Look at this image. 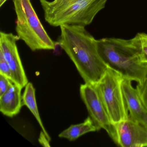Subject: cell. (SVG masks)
<instances>
[{"label": "cell", "instance_id": "obj_1", "mask_svg": "<svg viewBox=\"0 0 147 147\" xmlns=\"http://www.w3.org/2000/svg\"><path fill=\"white\" fill-rule=\"evenodd\" d=\"M58 45L75 65L85 83L95 84L108 67L100 57L97 40L86 30V26L63 25Z\"/></svg>", "mask_w": 147, "mask_h": 147}, {"label": "cell", "instance_id": "obj_2", "mask_svg": "<svg viewBox=\"0 0 147 147\" xmlns=\"http://www.w3.org/2000/svg\"><path fill=\"white\" fill-rule=\"evenodd\" d=\"M98 51L109 67L124 78L138 83L147 75V63L132 38H103L97 40Z\"/></svg>", "mask_w": 147, "mask_h": 147}, {"label": "cell", "instance_id": "obj_3", "mask_svg": "<svg viewBox=\"0 0 147 147\" xmlns=\"http://www.w3.org/2000/svg\"><path fill=\"white\" fill-rule=\"evenodd\" d=\"M45 19L50 25L86 26L105 8L107 0H39Z\"/></svg>", "mask_w": 147, "mask_h": 147}, {"label": "cell", "instance_id": "obj_4", "mask_svg": "<svg viewBox=\"0 0 147 147\" xmlns=\"http://www.w3.org/2000/svg\"><path fill=\"white\" fill-rule=\"evenodd\" d=\"M17 35L32 51L54 50L57 45L48 35L30 0H13Z\"/></svg>", "mask_w": 147, "mask_h": 147}, {"label": "cell", "instance_id": "obj_5", "mask_svg": "<svg viewBox=\"0 0 147 147\" xmlns=\"http://www.w3.org/2000/svg\"><path fill=\"white\" fill-rule=\"evenodd\" d=\"M124 79L121 74L108 67L101 79L94 84L114 124L129 117L122 88Z\"/></svg>", "mask_w": 147, "mask_h": 147}, {"label": "cell", "instance_id": "obj_6", "mask_svg": "<svg viewBox=\"0 0 147 147\" xmlns=\"http://www.w3.org/2000/svg\"><path fill=\"white\" fill-rule=\"evenodd\" d=\"M80 90L82 99L86 105L97 131L101 129H105L117 144L115 125L112 122L94 84H82Z\"/></svg>", "mask_w": 147, "mask_h": 147}, {"label": "cell", "instance_id": "obj_7", "mask_svg": "<svg viewBox=\"0 0 147 147\" xmlns=\"http://www.w3.org/2000/svg\"><path fill=\"white\" fill-rule=\"evenodd\" d=\"M19 40L18 35L0 32V51L10 66L13 82L23 88L28 84V80L17 46V42Z\"/></svg>", "mask_w": 147, "mask_h": 147}, {"label": "cell", "instance_id": "obj_8", "mask_svg": "<svg viewBox=\"0 0 147 147\" xmlns=\"http://www.w3.org/2000/svg\"><path fill=\"white\" fill-rule=\"evenodd\" d=\"M117 144L122 147H147V125L129 117L116 124Z\"/></svg>", "mask_w": 147, "mask_h": 147}, {"label": "cell", "instance_id": "obj_9", "mask_svg": "<svg viewBox=\"0 0 147 147\" xmlns=\"http://www.w3.org/2000/svg\"><path fill=\"white\" fill-rule=\"evenodd\" d=\"M132 81L125 78L122 88L129 113V118L147 125V108L142 100Z\"/></svg>", "mask_w": 147, "mask_h": 147}, {"label": "cell", "instance_id": "obj_10", "mask_svg": "<svg viewBox=\"0 0 147 147\" xmlns=\"http://www.w3.org/2000/svg\"><path fill=\"white\" fill-rule=\"evenodd\" d=\"M22 88L13 83L10 89L0 96V111L5 116L12 117L20 112L22 104Z\"/></svg>", "mask_w": 147, "mask_h": 147}, {"label": "cell", "instance_id": "obj_11", "mask_svg": "<svg viewBox=\"0 0 147 147\" xmlns=\"http://www.w3.org/2000/svg\"><path fill=\"white\" fill-rule=\"evenodd\" d=\"M25 87V88L24 92L22 95L23 105L26 106L31 112L38 122L42 131H43L49 141L50 142L51 138L49 133L46 131L39 115L36 100L35 88L32 83L31 82H28Z\"/></svg>", "mask_w": 147, "mask_h": 147}, {"label": "cell", "instance_id": "obj_12", "mask_svg": "<svg viewBox=\"0 0 147 147\" xmlns=\"http://www.w3.org/2000/svg\"><path fill=\"white\" fill-rule=\"evenodd\" d=\"M97 131L92 119L88 117L83 123L78 124L72 125L61 132L59 137L74 141L84 134Z\"/></svg>", "mask_w": 147, "mask_h": 147}, {"label": "cell", "instance_id": "obj_13", "mask_svg": "<svg viewBox=\"0 0 147 147\" xmlns=\"http://www.w3.org/2000/svg\"><path fill=\"white\" fill-rule=\"evenodd\" d=\"M132 39L147 63V34L143 32L138 33Z\"/></svg>", "mask_w": 147, "mask_h": 147}, {"label": "cell", "instance_id": "obj_14", "mask_svg": "<svg viewBox=\"0 0 147 147\" xmlns=\"http://www.w3.org/2000/svg\"><path fill=\"white\" fill-rule=\"evenodd\" d=\"M0 74L3 75L12 81L11 72L8 63L4 57L3 53L0 51Z\"/></svg>", "mask_w": 147, "mask_h": 147}, {"label": "cell", "instance_id": "obj_15", "mask_svg": "<svg viewBox=\"0 0 147 147\" xmlns=\"http://www.w3.org/2000/svg\"><path fill=\"white\" fill-rule=\"evenodd\" d=\"M138 94L147 108V75L143 81L138 83L136 87Z\"/></svg>", "mask_w": 147, "mask_h": 147}, {"label": "cell", "instance_id": "obj_16", "mask_svg": "<svg viewBox=\"0 0 147 147\" xmlns=\"http://www.w3.org/2000/svg\"><path fill=\"white\" fill-rule=\"evenodd\" d=\"M13 83L11 80L5 76L0 74V96L8 91Z\"/></svg>", "mask_w": 147, "mask_h": 147}, {"label": "cell", "instance_id": "obj_17", "mask_svg": "<svg viewBox=\"0 0 147 147\" xmlns=\"http://www.w3.org/2000/svg\"><path fill=\"white\" fill-rule=\"evenodd\" d=\"M38 142L39 143L44 147H50V141L47 138L45 134L44 133L43 131H42L40 132L39 137L38 138Z\"/></svg>", "mask_w": 147, "mask_h": 147}, {"label": "cell", "instance_id": "obj_18", "mask_svg": "<svg viewBox=\"0 0 147 147\" xmlns=\"http://www.w3.org/2000/svg\"><path fill=\"white\" fill-rule=\"evenodd\" d=\"M7 0H0V7H1Z\"/></svg>", "mask_w": 147, "mask_h": 147}]
</instances>
